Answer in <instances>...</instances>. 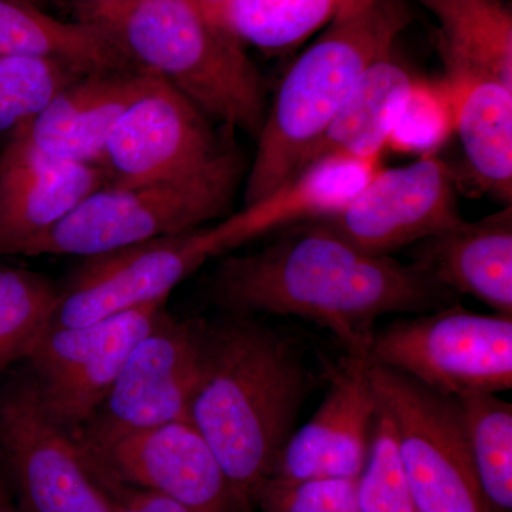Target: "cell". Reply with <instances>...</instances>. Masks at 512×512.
<instances>
[{
  "mask_svg": "<svg viewBox=\"0 0 512 512\" xmlns=\"http://www.w3.org/2000/svg\"><path fill=\"white\" fill-rule=\"evenodd\" d=\"M261 512H362L357 480H312L281 484L266 480L254 498Z\"/></svg>",
  "mask_w": 512,
  "mask_h": 512,
  "instance_id": "cell-30",
  "label": "cell"
},
{
  "mask_svg": "<svg viewBox=\"0 0 512 512\" xmlns=\"http://www.w3.org/2000/svg\"><path fill=\"white\" fill-rule=\"evenodd\" d=\"M158 80L156 74L143 69L83 74L16 133L53 156L101 167L104 148L117 121Z\"/></svg>",
  "mask_w": 512,
  "mask_h": 512,
  "instance_id": "cell-17",
  "label": "cell"
},
{
  "mask_svg": "<svg viewBox=\"0 0 512 512\" xmlns=\"http://www.w3.org/2000/svg\"><path fill=\"white\" fill-rule=\"evenodd\" d=\"M412 262L456 295L512 316V205L410 247Z\"/></svg>",
  "mask_w": 512,
  "mask_h": 512,
  "instance_id": "cell-19",
  "label": "cell"
},
{
  "mask_svg": "<svg viewBox=\"0 0 512 512\" xmlns=\"http://www.w3.org/2000/svg\"><path fill=\"white\" fill-rule=\"evenodd\" d=\"M245 173L244 158L192 177L103 185L20 255L96 256L183 234L224 217Z\"/></svg>",
  "mask_w": 512,
  "mask_h": 512,
  "instance_id": "cell-5",
  "label": "cell"
},
{
  "mask_svg": "<svg viewBox=\"0 0 512 512\" xmlns=\"http://www.w3.org/2000/svg\"><path fill=\"white\" fill-rule=\"evenodd\" d=\"M79 441V440H77ZM106 485L165 495L191 512H251L191 421L82 443Z\"/></svg>",
  "mask_w": 512,
  "mask_h": 512,
  "instance_id": "cell-10",
  "label": "cell"
},
{
  "mask_svg": "<svg viewBox=\"0 0 512 512\" xmlns=\"http://www.w3.org/2000/svg\"><path fill=\"white\" fill-rule=\"evenodd\" d=\"M357 498L362 512H420L404 480L392 420L380 404Z\"/></svg>",
  "mask_w": 512,
  "mask_h": 512,
  "instance_id": "cell-28",
  "label": "cell"
},
{
  "mask_svg": "<svg viewBox=\"0 0 512 512\" xmlns=\"http://www.w3.org/2000/svg\"><path fill=\"white\" fill-rule=\"evenodd\" d=\"M0 463L20 512H114L113 495L32 376L0 392Z\"/></svg>",
  "mask_w": 512,
  "mask_h": 512,
  "instance_id": "cell-8",
  "label": "cell"
},
{
  "mask_svg": "<svg viewBox=\"0 0 512 512\" xmlns=\"http://www.w3.org/2000/svg\"><path fill=\"white\" fill-rule=\"evenodd\" d=\"M228 0H200L202 6H204L205 10L214 18L221 22V13L224 6L227 5Z\"/></svg>",
  "mask_w": 512,
  "mask_h": 512,
  "instance_id": "cell-33",
  "label": "cell"
},
{
  "mask_svg": "<svg viewBox=\"0 0 512 512\" xmlns=\"http://www.w3.org/2000/svg\"><path fill=\"white\" fill-rule=\"evenodd\" d=\"M96 23L140 69L156 74L208 119L258 137L265 84L244 45L200 0H86Z\"/></svg>",
  "mask_w": 512,
  "mask_h": 512,
  "instance_id": "cell-3",
  "label": "cell"
},
{
  "mask_svg": "<svg viewBox=\"0 0 512 512\" xmlns=\"http://www.w3.org/2000/svg\"><path fill=\"white\" fill-rule=\"evenodd\" d=\"M208 296L224 313L308 320L332 333L345 353L367 357L383 316L458 303L414 262L367 254L318 221L302 222L258 251L228 256Z\"/></svg>",
  "mask_w": 512,
  "mask_h": 512,
  "instance_id": "cell-1",
  "label": "cell"
},
{
  "mask_svg": "<svg viewBox=\"0 0 512 512\" xmlns=\"http://www.w3.org/2000/svg\"><path fill=\"white\" fill-rule=\"evenodd\" d=\"M0 512H20L8 483L0 477Z\"/></svg>",
  "mask_w": 512,
  "mask_h": 512,
  "instance_id": "cell-32",
  "label": "cell"
},
{
  "mask_svg": "<svg viewBox=\"0 0 512 512\" xmlns=\"http://www.w3.org/2000/svg\"><path fill=\"white\" fill-rule=\"evenodd\" d=\"M205 319H175L163 311L124 363L99 410L82 429V443L111 439L174 421H190L200 379Z\"/></svg>",
  "mask_w": 512,
  "mask_h": 512,
  "instance_id": "cell-9",
  "label": "cell"
},
{
  "mask_svg": "<svg viewBox=\"0 0 512 512\" xmlns=\"http://www.w3.org/2000/svg\"><path fill=\"white\" fill-rule=\"evenodd\" d=\"M164 302L136 306L80 328L46 329L28 362L53 419L70 431L89 423Z\"/></svg>",
  "mask_w": 512,
  "mask_h": 512,
  "instance_id": "cell-11",
  "label": "cell"
},
{
  "mask_svg": "<svg viewBox=\"0 0 512 512\" xmlns=\"http://www.w3.org/2000/svg\"><path fill=\"white\" fill-rule=\"evenodd\" d=\"M0 55L59 60L87 73L140 69L96 23L62 22L16 0H0Z\"/></svg>",
  "mask_w": 512,
  "mask_h": 512,
  "instance_id": "cell-22",
  "label": "cell"
},
{
  "mask_svg": "<svg viewBox=\"0 0 512 512\" xmlns=\"http://www.w3.org/2000/svg\"><path fill=\"white\" fill-rule=\"evenodd\" d=\"M410 22L404 0H375L330 23L296 59L256 137L244 207L264 200L301 170L363 74L393 52Z\"/></svg>",
  "mask_w": 512,
  "mask_h": 512,
  "instance_id": "cell-4",
  "label": "cell"
},
{
  "mask_svg": "<svg viewBox=\"0 0 512 512\" xmlns=\"http://www.w3.org/2000/svg\"><path fill=\"white\" fill-rule=\"evenodd\" d=\"M414 82L410 70L394 56V50L373 63L303 167L328 154L379 160Z\"/></svg>",
  "mask_w": 512,
  "mask_h": 512,
  "instance_id": "cell-21",
  "label": "cell"
},
{
  "mask_svg": "<svg viewBox=\"0 0 512 512\" xmlns=\"http://www.w3.org/2000/svg\"><path fill=\"white\" fill-rule=\"evenodd\" d=\"M16 2L29 3V5L37 6V3L42 2V0H16Z\"/></svg>",
  "mask_w": 512,
  "mask_h": 512,
  "instance_id": "cell-34",
  "label": "cell"
},
{
  "mask_svg": "<svg viewBox=\"0 0 512 512\" xmlns=\"http://www.w3.org/2000/svg\"><path fill=\"white\" fill-rule=\"evenodd\" d=\"M456 178L437 154L379 168L348 205L316 220L370 255L393 256L463 221Z\"/></svg>",
  "mask_w": 512,
  "mask_h": 512,
  "instance_id": "cell-13",
  "label": "cell"
},
{
  "mask_svg": "<svg viewBox=\"0 0 512 512\" xmlns=\"http://www.w3.org/2000/svg\"><path fill=\"white\" fill-rule=\"evenodd\" d=\"M453 131V106L443 82L416 80L387 147L399 153L430 156L437 154Z\"/></svg>",
  "mask_w": 512,
  "mask_h": 512,
  "instance_id": "cell-29",
  "label": "cell"
},
{
  "mask_svg": "<svg viewBox=\"0 0 512 512\" xmlns=\"http://www.w3.org/2000/svg\"><path fill=\"white\" fill-rule=\"evenodd\" d=\"M369 360L446 396L505 392L512 386V316L460 303L399 316L376 328Z\"/></svg>",
  "mask_w": 512,
  "mask_h": 512,
  "instance_id": "cell-6",
  "label": "cell"
},
{
  "mask_svg": "<svg viewBox=\"0 0 512 512\" xmlns=\"http://www.w3.org/2000/svg\"><path fill=\"white\" fill-rule=\"evenodd\" d=\"M369 357L345 353L329 366L328 390L315 414L293 431L268 480H357L366 466L379 403Z\"/></svg>",
  "mask_w": 512,
  "mask_h": 512,
  "instance_id": "cell-15",
  "label": "cell"
},
{
  "mask_svg": "<svg viewBox=\"0 0 512 512\" xmlns=\"http://www.w3.org/2000/svg\"><path fill=\"white\" fill-rule=\"evenodd\" d=\"M370 377L392 420L404 480L419 511L491 512L456 397L383 366H370Z\"/></svg>",
  "mask_w": 512,
  "mask_h": 512,
  "instance_id": "cell-7",
  "label": "cell"
},
{
  "mask_svg": "<svg viewBox=\"0 0 512 512\" xmlns=\"http://www.w3.org/2000/svg\"><path fill=\"white\" fill-rule=\"evenodd\" d=\"M315 389L301 340L255 316L205 319L192 426L249 507Z\"/></svg>",
  "mask_w": 512,
  "mask_h": 512,
  "instance_id": "cell-2",
  "label": "cell"
},
{
  "mask_svg": "<svg viewBox=\"0 0 512 512\" xmlns=\"http://www.w3.org/2000/svg\"><path fill=\"white\" fill-rule=\"evenodd\" d=\"M208 120L183 94L158 80L111 131L101 160L110 185L192 177L239 156L237 148L224 146Z\"/></svg>",
  "mask_w": 512,
  "mask_h": 512,
  "instance_id": "cell-12",
  "label": "cell"
},
{
  "mask_svg": "<svg viewBox=\"0 0 512 512\" xmlns=\"http://www.w3.org/2000/svg\"><path fill=\"white\" fill-rule=\"evenodd\" d=\"M106 487L114 498V512H191L165 495L120 485Z\"/></svg>",
  "mask_w": 512,
  "mask_h": 512,
  "instance_id": "cell-31",
  "label": "cell"
},
{
  "mask_svg": "<svg viewBox=\"0 0 512 512\" xmlns=\"http://www.w3.org/2000/svg\"><path fill=\"white\" fill-rule=\"evenodd\" d=\"M379 168V160L345 154L316 158L264 200L211 227L220 254L275 229L335 214L355 198Z\"/></svg>",
  "mask_w": 512,
  "mask_h": 512,
  "instance_id": "cell-18",
  "label": "cell"
},
{
  "mask_svg": "<svg viewBox=\"0 0 512 512\" xmlns=\"http://www.w3.org/2000/svg\"><path fill=\"white\" fill-rule=\"evenodd\" d=\"M439 22L443 64L512 86V10L505 0H416Z\"/></svg>",
  "mask_w": 512,
  "mask_h": 512,
  "instance_id": "cell-23",
  "label": "cell"
},
{
  "mask_svg": "<svg viewBox=\"0 0 512 512\" xmlns=\"http://www.w3.org/2000/svg\"><path fill=\"white\" fill-rule=\"evenodd\" d=\"M59 298L45 276L0 266V373L28 360L49 328Z\"/></svg>",
  "mask_w": 512,
  "mask_h": 512,
  "instance_id": "cell-26",
  "label": "cell"
},
{
  "mask_svg": "<svg viewBox=\"0 0 512 512\" xmlns=\"http://www.w3.org/2000/svg\"><path fill=\"white\" fill-rule=\"evenodd\" d=\"M104 180L99 165L53 156L13 133L0 154V256L20 255Z\"/></svg>",
  "mask_w": 512,
  "mask_h": 512,
  "instance_id": "cell-16",
  "label": "cell"
},
{
  "mask_svg": "<svg viewBox=\"0 0 512 512\" xmlns=\"http://www.w3.org/2000/svg\"><path fill=\"white\" fill-rule=\"evenodd\" d=\"M59 60L0 55V133H16L86 74Z\"/></svg>",
  "mask_w": 512,
  "mask_h": 512,
  "instance_id": "cell-27",
  "label": "cell"
},
{
  "mask_svg": "<svg viewBox=\"0 0 512 512\" xmlns=\"http://www.w3.org/2000/svg\"><path fill=\"white\" fill-rule=\"evenodd\" d=\"M375 0H228L221 23L242 45L284 52Z\"/></svg>",
  "mask_w": 512,
  "mask_h": 512,
  "instance_id": "cell-24",
  "label": "cell"
},
{
  "mask_svg": "<svg viewBox=\"0 0 512 512\" xmlns=\"http://www.w3.org/2000/svg\"><path fill=\"white\" fill-rule=\"evenodd\" d=\"M215 255L210 228H197L90 256L60 292L50 326L80 328L136 306L165 301L175 286Z\"/></svg>",
  "mask_w": 512,
  "mask_h": 512,
  "instance_id": "cell-14",
  "label": "cell"
},
{
  "mask_svg": "<svg viewBox=\"0 0 512 512\" xmlns=\"http://www.w3.org/2000/svg\"><path fill=\"white\" fill-rule=\"evenodd\" d=\"M454 131L468 170L485 194L512 202V86L464 67L444 66Z\"/></svg>",
  "mask_w": 512,
  "mask_h": 512,
  "instance_id": "cell-20",
  "label": "cell"
},
{
  "mask_svg": "<svg viewBox=\"0 0 512 512\" xmlns=\"http://www.w3.org/2000/svg\"><path fill=\"white\" fill-rule=\"evenodd\" d=\"M456 399L485 501L491 512H511V403L495 393H466Z\"/></svg>",
  "mask_w": 512,
  "mask_h": 512,
  "instance_id": "cell-25",
  "label": "cell"
}]
</instances>
